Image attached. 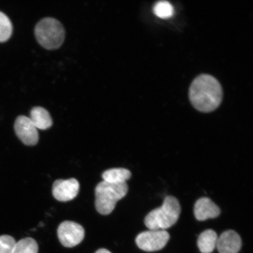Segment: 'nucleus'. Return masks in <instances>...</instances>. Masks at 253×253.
<instances>
[{
  "label": "nucleus",
  "instance_id": "39448f33",
  "mask_svg": "<svg viewBox=\"0 0 253 253\" xmlns=\"http://www.w3.org/2000/svg\"><path fill=\"white\" fill-rule=\"evenodd\" d=\"M169 239V234L166 230H150L139 234L135 242L142 251L153 252L163 249Z\"/></svg>",
  "mask_w": 253,
  "mask_h": 253
},
{
  "label": "nucleus",
  "instance_id": "a211bd4d",
  "mask_svg": "<svg viewBox=\"0 0 253 253\" xmlns=\"http://www.w3.org/2000/svg\"><path fill=\"white\" fill-rule=\"evenodd\" d=\"M95 253H112L106 249H100Z\"/></svg>",
  "mask_w": 253,
  "mask_h": 253
},
{
  "label": "nucleus",
  "instance_id": "9b49d317",
  "mask_svg": "<svg viewBox=\"0 0 253 253\" xmlns=\"http://www.w3.org/2000/svg\"><path fill=\"white\" fill-rule=\"evenodd\" d=\"M30 119L37 129L43 130L51 127L53 124L49 113L42 107H34L31 111Z\"/></svg>",
  "mask_w": 253,
  "mask_h": 253
},
{
  "label": "nucleus",
  "instance_id": "423d86ee",
  "mask_svg": "<svg viewBox=\"0 0 253 253\" xmlns=\"http://www.w3.org/2000/svg\"><path fill=\"white\" fill-rule=\"evenodd\" d=\"M84 229L81 224L65 221L60 224L58 236L60 242L66 248H71L80 244L84 237Z\"/></svg>",
  "mask_w": 253,
  "mask_h": 253
},
{
  "label": "nucleus",
  "instance_id": "2eb2a0df",
  "mask_svg": "<svg viewBox=\"0 0 253 253\" xmlns=\"http://www.w3.org/2000/svg\"><path fill=\"white\" fill-rule=\"evenodd\" d=\"M13 27L9 18L0 11V42H4L11 36Z\"/></svg>",
  "mask_w": 253,
  "mask_h": 253
},
{
  "label": "nucleus",
  "instance_id": "20e7f679",
  "mask_svg": "<svg viewBox=\"0 0 253 253\" xmlns=\"http://www.w3.org/2000/svg\"><path fill=\"white\" fill-rule=\"evenodd\" d=\"M35 35L38 42L44 48L54 50L62 45L65 31L59 21L52 18H45L36 25Z\"/></svg>",
  "mask_w": 253,
  "mask_h": 253
},
{
  "label": "nucleus",
  "instance_id": "9d476101",
  "mask_svg": "<svg viewBox=\"0 0 253 253\" xmlns=\"http://www.w3.org/2000/svg\"><path fill=\"white\" fill-rule=\"evenodd\" d=\"M220 214V208L210 198H202L195 204V216L199 221L214 219L219 216Z\"/></svg>",
  "mask_w": 253,
  "mask_h": 253
},
{
  "label": "nucleus",
  "instance_id": "7ed1b4c3",
  "mask_svg": "<svg viewBox=\"0 0 253 253\" xmlns=\"http://www.w3.org/2000/svg\"><path fill=\"white\" fill-rule=\"evenodd\" d=\"M128 186L126 183H110L101 182L95 189L96 210L101 214L107 215L115 210L117 202L127 194Z\"/></svg>",
  "mask_w": 253,
  "mask_h": 253
},
{
  "label": "nucleus",
  "instance_id": "dca6fc26",
  "mask_svg": "<svg viewBox=\"0 0 253 253\" xmlns=\"http://www.w3.org/2000/svg\"><path fill=\"white\" fill-rule=\"evenodd\" d=\"M154 14L163 19L169 18L173 14V8L169 2L163 1L156 3L154 7Z\"/></svg>",
  "mask_w": 253,
  "mask_h": 253
},
{
  "label": "nucleus",
  "instance_id": "0eeeda50",
  "mask_svg": "<svg viewBox=\"0 0 253 253\" xmlns=\"http://www.w3.org/2000/svg\"><path fill=\"white\" fill-rule=\"evenodd\" d=\"M14 129L17 137L24 144L33 146L39 142V131L30 118L18 116L15 122Z\"/></svg>",
  "mask_w": 253,
  "mask_h": 253
},
{
  "label": "nucleus",
  "instance_id": "f257e3e1",
  "mask_svg": "<svg viewBox=\"0 0 253 253\" xmlns=\"http://www.w3.org/2000/svg\"><path fill=\"white\" fill-rule=\"evenodd\" d=\"M189 96L196 109L209 113L219 106L223 98L222 88L216 79L211 75H201L193 81Z\"/></svg>",
  "mask_w": 253,
  "mask_h": 253
},
{
  "label": "nucleus",
  "instance_id": "4468645a",
  "mask_svg": "<svg viewBox=\"0 0 253 253\" xmlns=\"http://www.w3.org/2000/svg\"><path fill=\"white\" fill-rule=\"evenodd\" d=\"M39 245L37 242L31 237L23 239L16 243L12 253H38Z\"/></svg>",
  "mask_w": 253,
  "mask_h": 253
},
{
  "label": "nucleus",
  "instance_id": "6e6552de",
  "mask_svg": "<svg viewBox=\"0 0 253 253\" xmlns=\"http://www.w3.org/2000/svg\"><path fill=\"white\" fill-rule=\"evenodd\" d=\"M80 185L77 179H58L53 183L52 194L59 201L68 202L77 197Z\"/></svg>",
  "mask_w": 253,
  "mask_h": 253
},
{
  "label": "nucleus",
  "instance_id": "f3484780",
  "mask_svg": "<svg viewBox=\"0 0 253 253\" xmlns=\"http://www.w3.org/2000/svg\"><path fill=\"white\" fill-rule=\"evenodd\" d=\"M15 240L12 236H0V253H12L16 244Z\"/></svg>",
  "mask_w": 253,
  "mask_h": 253
},
{
  "label": "nucleus",
  "instance_id": "ddd939ff",
  "mask_svg": "<svg viewBox=\"0 0 253 253\" xmlns=\"http://www.w3.org/2000/svg\"><path fill=\"white\" fill-rule=\"evenodd\" d=\"M131 176V173L129 170L122 168L110 169L102 174L103 181L115 184L126 183Z\"/></svg>",
  "mask_w": 253,
  "mask_h": 253
},
{
  "label": "nucleus",
  "instance_id": "f8f14e48",
  "mask_svg": "<svg viewBox=\"0 0 253 253\" xmlns=\"http://www.w3.org/2000/svg\"><path fill=\"white\" fill-rule=\"evenodd\" d=\"M218 236L214 230L204 231L198 239V246L202 253H211L216 248Z\"/></svg>",
  "mask_w": 253,
  "mask_h": 253
},
{
  "label": "nucleus",
  "instance_id": "f03ea898",
  "mask_svg": "<svg viewBox=\"0 0 253 253\" xmlns=\"http://www.w3.org/2000/svg\"><path fill=\"white\" fill-rule=\"evenodd\" d=\"M181 208L176 198L171 196L164 199L161 207L150 211L144 220L147 228L153 230H165L178 221Z\"/></svg>",
  "mask_w": 253,
  "mask_h": 253
},
{
  "label": "nucleus",
  "instance_id": "1a4fd4ad",
  "mask_svg": "<svg viewBox=\"0 0 253 253\" xmlns=\"http://www.w3.org/2000/svg\"><path fill=\"white\" fill-rule=\"evenodd\" d=\"M242 246V239L239 234L229 230L218 237L216 248L219 253H238Z\"/></svg>",
  "mask_w": 253,
  "mask_h": 253
}]
</instances>
